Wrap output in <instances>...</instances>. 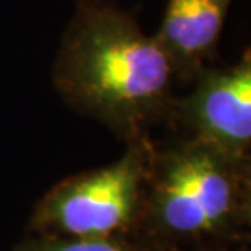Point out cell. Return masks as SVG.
Listing matches in <instances>:
<instances>
[{
    "label": "cell",
    "instance_id": "6da1fadb",
    "mask_svg": "<svg viewBox=\"0 0 251 251\" xmlns=\"http://www.w3.org/2000/svg\"><path fill=\"white\" fill-rule=\"evenodd\" d=\"M173 67L157 38L113 0L77 3L52 67V83L75 111L108 126L127 144L149 140L168 119Z\"/></svg>",
    "mask_w": 251,
    "mask_h": 251
},
{
    "label": "cell",
    "instance_id": "7a4b0ae2",
    "mask_svg": "<svg viewBox=\"0 0 251 251\" xmlns=\"http://www.w3.org/2000/svg\"><path fill=\"white\" fill-rule=\"evenodd\" d=\"M142 207L178 238L222 233L250 210V160H235L193 139L149 142Z\"/></svg>",
    "mask_w": 251,
    "mask_h": 251
},
{
    "label": "cell",
    "instance_id": "3957f363",
    "mask_svg": "<svg viewBox=\"0 0 251 251\" xmlns=\"http://www.w3.org/2000/svg\"><path fill=\"white\" fill-rule=\"evenodd\" d=\"M149 142L127 144L118 162L56 184L38 202L29 228L43 237H123L142 209Z\"/></svg>",
    "mask_w": 251,
    "mask_h": 251
},
{
    "label": "cell",
    "instance_id": "277c9868",
    "mask_svg": "<svg viewBox=\"0 0 251 251\" xmlns=\"http://www.w3.org/2000/svg\"><path fill=\"white\" fill-rule=\"evenodd\" d=\"M193 90L175 97L168 119L183 126L188 139L209 145L235 160H250L251 54L232 65H207L193 78Z\"/></svg>",
    "mask_w": 251,
    "mask_h": 251
},
{
    "label": "cell",
    "instance_id": "5b68a950",
    "mask_svg": "<svg viewBox=\"0 0 251 251\" xmlns=\"http://www.w3.org/2000/svg\"><path fill=\"white\" fill-rule=\"evenodd\" d=\"M235 0H168L155 34L176 80L191 83L217 51L225 18Z\"/></svg>",
    "mask_w": 251,
    "mask_h": 251
},
{
    "label": "cell",
    "instance_id": "8992f818",
    "mask_svg": "<svg viewBox=\"0 0 251 251\" xmlns=\"http://www.w3.org/2000/svg\"><path fill=\"white\" fill-rule=\"evenodd\" d=\"M15 251H140L118 238H64V237H29Z\"/></svg>",
    "mask_w": 251,
    "mask_h": 251
},
{
    "label": "cell",
    "instance_id": "52a82bcc",
    "mask_svg": "<svg viewBox=\"0 0 251 251\" xmlns=\"http://www.w3.org/2000/svg\"><path fill=\"white\" fill-rule=\"evenodd\" d=\"M82 2H93V0H77V3H82Z\"/></svg>",
    "mask_w": 251,
    "mask_h": 251
}]
</instances>
